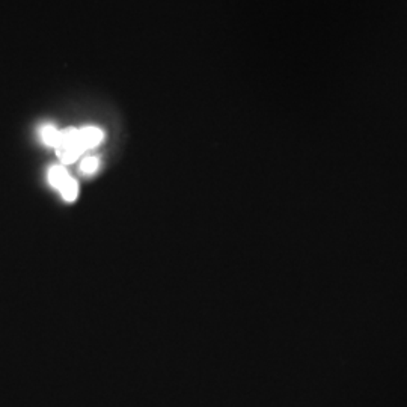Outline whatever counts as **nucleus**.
I'll return each instance as SVG.
<instances>
[{
    "mask_svg": "<svg viewBox=\"0 0 407 407\" xmlns=\"http://www.w3.org/2000/svg\"><path fill=\"white\" fill-rule=\"evenodd\" d=\"M99 165L100 162L97 157H86L81 165V171L85 175H92L97 172V169H99Z\"/></svg>",
    "mask_w": 407,
    "mask_h": 407,
    "instance_id": "6",
    "label": "nucleus"
},
{
    "mask_svg": "<svg viewBox=\"0 0 407 407\" xmlns=\"http://www.w3.org/2000/svg\"><path fill=\"white\" fill-rule=\"evenodd\" d=\"M60 193H62V198H64L65 201H68V202L76 201L77 193H78V185H77V181L73 178V176L69 178V181L64 185V188L60 189Z\"/></svg>",
    "mask_w": 407,
    "mask_h": 407,
    "instance_id": "5",
    "label": "nucleus"
},
{
    "mask_svg": "<svg viewBox=\"0 0 407 407\" xmlns=\"http://www.w3.org/2000/svg\"><path fill=\"white\" fill-rule=\"evenodd\" d=\"M60 131H58L53 126H44L41 128V139L42 142L49 147H58Z\"/></svg>",
    "mask_w": 407,
    "mask_h": 407,
    "instance_id": "4",
    "label": "nucleus"
},
{
    "mask_svg": "<svg viewBox=\"0 0 407 407\" xmlns=\"http://www.w3.org/2000/svg\"><path fill=\"white\" fill-rule=\"evenodd\" d=\"M104 135L100 128L97 127H85L81 128V139H82V145L86 149H91L95 148L97 145L101 144Z\"/></svg>",
    "mask_w": 407,
    "mask_h": 407,
    "instance_id": "2",
    "label": "nucleus"
},
{
    "mask_svg": "<svg viewBox=\"0 0 407 407\" xmlns=\"http://www.w3.org/2000/svg\"><path fill=\"white\" fill-rule=\"evenodd\" d=\"M82 153H85V148L82 145L81 130L74 127L62 130L56 147V154L60 158V162L64 165H72L82 156Z\"/></svg>",
    "mask_w": 407,
    "mask_h": 407,
    "instance_id": "1",
    "label": "nucleus"
},
{
    "mask_svg": "<svg viewBox=\"0 0 407 407\" xmlns=\"http://www.w3.org/2000/svg\"><path fill=\"white\" fill-rule=\"evenodd\" d=\"M72 178V175L68 174L64 166H51L49 171V183L53 188L60 190L64 185Z\"/></svg>",
    "mask_w": 407,
    "mask_h": 407,
    "instance_id": "3",
    "label": "nucleus"
}]
</instances>
